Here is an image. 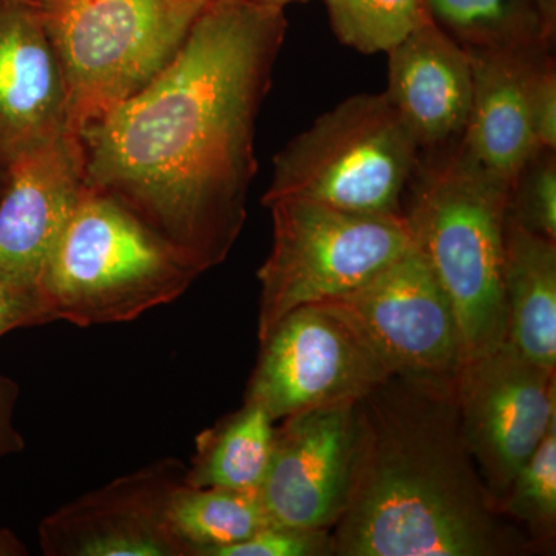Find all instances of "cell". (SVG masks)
<instances>
[{"label": "cell", "mask_w": 556, "mask_h": 556, "mask_svg": "<svg viewBox=\"0 0 556 556\" xmlns=\"http://www.w3.org/2000/svg\"><path fill=\"white\" fill-rule=\"evenodd\" d=\"M287 30L281 7L208 0L174 60L75 137L87 188L200 274L228 258L247 222L255 121Z\"/></svg>", "instance_id": "obj_1"}, {"label": "cell", "mask_w": 556, "mask_h": 556, "mask_svg": "<svg viewBox=\"0 0 556 556\" xmlns=\"http://www.w3.org/2000/svg\"><path fill=\"white\" fill-rule=\"evenodd\" d=\"M456 379L391 375L357 402L356 468L332 529L336 556L538 552L501 514L468 452Z\"/></svg>", "instance_id": "obj_2"}, {"label": "cell", "mask_w": 556, "mask_h": 556, "mask_svg": "<svg viewBox=\"0 0 556 556\" xmlns=\"http://www.w3.org/2000/svg\"><path fill=\"white\" fill-rule=\"evenodd\" d=\"M404 215L413 240L455 308L464 362L507 339L504 243L511 186L459 142L420 153Z\"/></svg>", "instance_id": "obj_3"}, {"label": "cell", "mask_w": 556, "mask_h": 556, "mask_svg": "<svg viewBox=\"0 0 556 556\" xmlns=\"http://www.w3.org/2000/svg\"><path fill=\"white\" fill-rule=\"evenodd\" d=\"M200 276L129 208L86 186L36 291L51 320L87 328L169 305Z\"/></svg>", "instance_id": "obj_4"}, {"label": "cell", "mask_w": 556, "mask_h": 556, "mask_svg": "<svg viewBox=\"0 0 556 556\" xmlns=\"http://www.w3.org/2000/svg\"><path fill=\"white\" fill-rule=\"evenodd\" d=\"M60 61L73 138L166 67L208 0H25Z\"/></svg>", "instance_id": "obj_5"}, {"label": "cell", "mask_w": 556, "mask_h": 556, "mask_svg": "<svg viewBox=\"0 0 556 556\" xmlns=\"http://www.w3.org/2000/svg\"><path fill=\"white\" fill-rule=\"evenodd\" d=\"M420 153L386 91L356 94L274 156L262 201L291 197L361 214L404 215L402 200Z\"/></svg>", "instance_id": "obj_6"}, {"label": "cell", "mask_w": 556, "mask_h": 556, "mask_svg": "<svg viewBox=\"0 0 556 556\" xmlns=\"http://www.w3.org/2000/svg\"><path fill=\"white\" fill-rule=\"evenodd\" d=\"M263 204L273 217V248L257 273L258 340L292 311L356 291L415 244L405 215L291 197Z\"/></svg>", "instance_id": "obj_7"}, {"label": "cell", "mask_w": 556, "mask_h": 556, "mask_svg": "<svg viewBox=\"0 0 556 556\" xmlns=\"http://www.w3.org/2000/svg\"><path fill=\"white\" fill-rule=\"evenodd\" d=\"M317 305L342 318L391 375L456 379L463 368L455 308L416 244L356 291Z\"/></svg>", "instance_id": "obj_8"}, {"label": "cell", "mask_w": 556, "mask_h": 556, "mask_svg": "<svg viewBox=\"0 0 556 556\" xmlns=\"http://www.w3.org/2000/svg\"><path fill=\"white\" fill-rule=\"evenodd\" d=\"M342 318L318 305L287 314L260 340L244 401L274 422L311 409L356 405L390 378Z\"/></svg>", "instance_id": "obj_9"}, {"label": "cell", "mask_w": 556, "mask_h": 556, "mask_svg": "<svg viewBox=\"0 0 556 556\" xmlns=\"http://www.w3.org/2000/svg\"><path fill=\"white\" fill-rule=\"evenodd\" d=\"M456 404L464 442L500 507L519 468L556 424V371L504 342L464 362Z\"/></svg>", "instance_id": "obj_10"}, {"label": "cell", "mask_w": 556, "mask_h": 556, "mask_svg": "<svg viewBox=\"0 0 556 556\" xmlns=\"http://www.w3.org/2000/svg\"><path fill=\"white\" fill-rule=\"evenodd\" d=\"M186 468L181 460L164 457L58 508L39 526L43 554L188 556L169 519Z\"/></svg>", "instance_id": "obj_11"}, {"label": "cell", "mask_w": 556, "mask_h": 556, "mask_svg": "<svg viewBox=\"0 0 556 556\" xmlns=\"http://www.w3.org/2000/svg\"><path fill=\"white\" fill-rule=\"evenodd\" d=\"M278 422L268 473L260 486L270 522L334 529L353 490L356 405L311 409Z\"/></svg>", "instance_id": "obj_12"}, {"label": "cell", "mask_w": 556, "mask_h": 556, "mask_svg": "<svg viewBox=\"0 0 556 556\" xmlns=\"http://www.w3.org/2000/svg\"><path fill=\"white\" fill-rule=\"evenodd\" d=\"M86 189L78 141L70 134L7 167L0 197V280L38 294L39 278Z\"/></svg>", "instance_id": "obj_13"}, {"label": "cell", "mask_w": 556, "mask_h": 556, "mask_svg": "<svg viewBox=\"0 0 556 556\" xmlns=\"http://www.w3.org/2000/svg\"><path fill=\"white\" fill-rule=\"evenodd\" d=\"M68 134L60 61L25 0H0V166Z\"/></svg>", "instance_id": "obj_14"}, {"label": "cell", "mask_w": 556, "mask_h": 556, "mask_svg": "<svg viewBox=\"0 0 556 556\" xmlns=\"http://www.w3.org/2000/svg\"><path fill=\"white\" fill-rule=\"evenodd\" d=\"M386 93L420 152L450 148L463 138L470 115V51L430 17L388 51Z\"/></svg>", "instance_id": "obj_15"}, {"label": "cell", "mask_w": 556, "mask_h": 556, "mask_svg": "<svg viewBox=\"0 0 556 556\" xmlns=\"http://www.w3.org/2000/svg\"><path fill=\"white\" fill-rule=\"evenodd\" d=\"M473 93L460 148L497 179L514 186L519 172L540 152L530 113V87L551 49L468 50Z\"/></svg>", "instance_id": "obj_16"}, {"label": "cell", "mask_w": 556, "mask_h": 556, "mask_svg": "<svg viewBox=\"0 0 556 556\" xmlns=\"http://www.w3.org/2000/svg\"><path fill=\"white\" fill-rule=\"evenodd\" d=\"M507 339L538 367L556 371V241L508 218L504 243Z\"/></svg>", "instance_id": "obj_17"}, {"label": "cell", "mask_w": 556, "mask_h": 556, "mask_svg": "<svg viewBox=\"0 0 556 556\" xmlns=\"http://www.w3.org/2000/svg\"><path fill=\"white\" fill-rule=\"evenodd\" d=\"M276 424L262 405L244 401L197 437L186 484L260 490L273 456Z\"/></svg>", "instance_id": "obj_18"}, {"label": "cell", "mask_w": 556, "mask_h": 556, "mask_svg": "<svg viewBox=\"0 0 556 556\" xmlns=\"http://www.w3.org/2000/svg\"><path fill=\"white\" fill-rule=\"evenodd\" d=\"M169 519L188 556H211L273 525L260 490L197 489L186 482L172 497Z\"/></svg>", "instance_id": "obj_19"}, {"label": "cell", "mask_w": 556, "mask_h": 556, "mask_svg": "<svg viewBox=\"0 0 556 556\" xmlns=\"http://www.w3.org/2000/svg\"><path fill=\"white\" fill-rule=\"evenodd\" d=\"M431 20L468 50L551 49L533 0H426Z\"/></svg>", "instance_id": "obj_20"}, {"label": "cell", "mask_w": 556, "mask_h": 556, "mask_svg": "<svg viewBox=\"0 0 556 556\" xmlns=\"http://www.w3.org/2000/svg\"><path fill=\"white\" fill-rule=\"evenodd\" d=\"M332 31L364 54L388 53L430 20L426 0H324Z\"/></svg>", "instance_id": "obj_21"}, {"label": "cell", "mask_w": 556, "mask_h": 556, "mask_svg": "<svg viewBox=\"0 0 556 556\" xmlns=\"http://www.w3.org/2000/svg\"><path fill=\"white\" fill-rule=\"evenodd\" d=\"M501 514L510 519L541 548H554L556 536V424L551 427L533 455L519 468Z\"/></svg>", "instance_id": "obj_22"}, {"label": "cell", "mask_w": 556, "mask_h": 556, "mask_svg": "<svg viewBox=\"0 0 556 556\" xmlns=\"http://www.w3.org/2000/svg\"><path fill=\"white\" fill-rule=\"evenodd\" d=\"M508 218L556 241V160L552 150L536 152L519 172L510 190Z\"/></svg>", "instance_id": "obj_23"}, {"label": "cell", "mask_w": 556, "mask_h": 556, "mask_svg": "<svg viewBox=\"0 0 556 556\" xmlns=\"http://www.w3.org/2000/svg\"><path fill=\"white\" fill-rule=\"evenodd\" d=\"M211 556H336V547L332 530L269 525Z\"/></svg>", "instance_id": "obj_24"}, {"label": "cell", "mask_w": 556, "mask_h": 556, "mask_svg": "<svg viewBox=\"0 0 556 556\" xmlns=\"http://www.w3.org/2000/svg\"><path fill=\"white\" fill-rule=\"evenodd\" d=\"M530 113L536 148L556 150V70L551 53L538 65L530 87Z\"/></svg>", "instance_id": "obj_25"}, {"label": "cell", "mask_w": 556, "mask_h": 556, "mask_svg": "<svg viewBox=\"0 0 556 556\" xmlns=\"http://www.w3.org/2000/svg\"><path fill=\"white\" fill-rule=\"evenodd\" d=\"M38 294L20 291L0 280V338L20 328L51 324Z\"/></svg>", "instance_id": "obj_26"}, {"label": "cell", "mask_w": 556, "mask_h": 556, "mask_svg": "<svg viewBox=\"0 0 556 556\" xmlns=\"http://www.w3.org/2000/svg\"><path fill=\"white\" fill-rule=\"evenodd\" d=\"M20 386L0 372V464L5 457L17 455L25 448L24 437L14 422Z\"/></svg>", "instance_id": "obj_27"}, {"label": "cell", "mask_w": 556, "mask_h": 556, "mask_svg": "<svg viewBox=\"0 0 556 556\" xmlns=\"http://www.w3.org/2000/svg\"><path fill=\"white\" fill-rule=\"evenodd\" d=\"M28 555V548L22 543L20 538L14 535L9 529L0 527V556H25Z\"/></svg>", "instance_id": "obj_28"}, {"label": "cell", "mask_w": 556, "mask_h": 556, "mask_svg": "<svg viewBox=\"0 0 556 556\" xmlns=\"http://www.w3.org/2000/svg\"><path fill=\"white\" fill-rule=\"evenodd\" d=\"M547 35L555 39L556 30V0H533Z\"/></svg>", "instance_id": "obj_29"}, {"label": "cell", "mask_w": 556, "mask_h": 556, "mask_svg": "<svg viewBox=\"0 0 556 556\" xmlns=\"http://www.w3.org/2000/svg\"><path fill=\"white\" fill-rule=\"evenodd\" d=\"M254 2L266 3V5L281 7V9H285L289 3L306 2V0H254Z\"/></svg>", "instance_id": "obj_30"}, {"label": "cell", "mask_w": 556, "mask_h": 556, "mask_svg": "<svg viewBox=\"0 0 556 556\" xmlns=\"http://www.w3.org/2000/svg\"><path fill=\"white\" fill-rule=\"evenodd\" d=\"M7 182V169L5 167L0 166V197H2L3 189H5Z\"/></svg>", "instance_id": "obj_31"}]
</instances>
